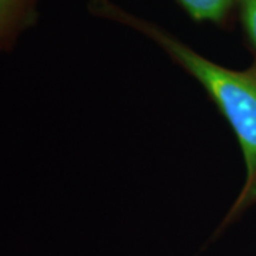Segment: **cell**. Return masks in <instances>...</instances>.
I'll return each mask as SVG.
<instances>
[{
    "mask_svg": "<svg viewBox=\"0 0 256 256\" xmlns=\"http://www.w3.org/2000/svg\"><path fill=\"white\" fill-rule=\"evenodd\" d=\"M90 10L96 16L124 24L154 42L201 84L232 128L244 156L245 181L216 230L220 234L256 205V57L246 68H229L198 53L154 22L136 16L111 0H90Z\"/></svg>",
    "mask_w": 256,
    "mask_h": 256,
    "instance_id": "cell-1",
    "label": "cell"
},
{
    "mask_svg": "<svg viewBox=\"0 0 256 256\" xmlns=\"http://www.w3.org/2000/svg\"><path fill=\"white\" fill-rule=\"evenodd\" d=\"M37 0H0V53L10 52L20 37L36 26Z\"/></svg>",
    "mask_w": 256,
    "mask_h": 256,
    "instance_id": "cell-2",
    "label": "cell"
},
{
    "mask_svg": "<svg viewBox=\"0 0 256 256\" xmlns=\"http://www.w3.org/2000/svg\"><path fill=\"white\" fill-rule=\"evenodd\" d=\"M184 12L198 23L226 26L236 18L239 0H176Z\"/></svg>",
    "mask_w": 256,
    "mask_h": 256,
    "instance_id": "cell-3",
    "label": "cell"
},
{
    "mask_svg": "<svg viewBox=\"0 0 256 256\" xmlns=\"http://www.w3.org/2000/svg\"><path fill=\"white\" fill-rule=\"evenodd\" d=\"M236 18L248 46L256 57V0H239Z\"/></svg>",
    "mask_w": 256,
    "mask_h": 256,
    "instance_id": "cell-4",
    "label": "cell"
}]
</instances>
